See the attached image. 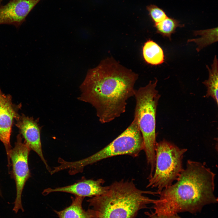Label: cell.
<instances>
[{
  "label": "cell",
  "instance_id": "6da1fadb",
  "mask_svg": "<svg viewBox=\"0 0 218 218\" xmlns=\"http://www.w3.org/2000/svg\"><path fill=\"white\" fill-rule=\"evenodd\" d=\"M138 78L137 74L113 58H107L88 71L78 99L94 107L101 123L109 122L125 112Z\"/></svg>",
  "mask_w": 218,
  "mask_h": 218
},
{
  "label": "cell",
  "instance_id": "7a4b0ae2",
  "mask_svg": "<svg viewBox=\"0 0 218 218\" xmlns=\"http://www.w3.org/2000/svg\"><path fill=\"white\" fill-rule=\"evenodd\" d=\"M215 177L204 163L188 160L176 182L159 194L153 203L154 213L168 217L180 212L194 213L217 203Z\"/></svg>",
  "mask_w": 218,
  "mask_h": 218
},
{
  "label": "cell",
  "instance_id": "3957f363",
  "mask_svg": "<svg viewBox=\"0 0 218 218\" xmlns=\"http://www.w3.org/2000/svg\"><path fill=\"white\" fill-rule=\"evenodd\" d=\"M156 192L138 189L133 181H115L107 190L87 201L94 211L95 218H134L140 210L153 203L155 200L145 194Z\"/></svg>",
  "mask_w": 218,
  "mask_h": 218
},
{
  "label": "cell",
  "instance_id": "277c9868",
  "mask_svg": "<svg viewBox=\"0 0 218 218\" xmlns=\"http://www.w3.org/2000/svg\"><path fill=\"white\" fill-rule=\"evenodd\" d=\"M158 80L150 81L147 84L135 90L136 104L134 117L142 137L144 150L151 173L155 164L156 144V110L160 95L156 89Z\"/></svg>",
  "mask_w": 218,
  "mask_h": 218
},
{
  "label": "cell",
  "instance_id": "5b68a950",
  "mask_svg": "<svg viewBox=\"0 0 218 218\" xmlns=\"http://www.w3.org/2000/svg\"><path fill=\"white\" fill-rule=\"evenodd\" d=\"M144 149L142 134L134 117L127 129L106 147L82 160L72 162L63 160L61 167L63 170H68L70 175H74L82 172L86 166L109 157L123 155L137 157Z\"/></svg>",
  "mask_w": 218,
  "mask_h": 218
},
{
  "label": "cell",
  "instance_id": "8992f818",
  "mask_svg": "<svg viewBox=\"0 0 218 218\" xmlns=\"http://www.w3.org/2000/svg\"><path fill=\"white\" fill-rule=\"evenodd\" d=\"M187 150L165 140L157 142L154 170L151 177L148 179L147 187L156 188L159 194L172 184L183 169V159Z\"/></svg>",
  "mask_w": 218,
  "mask_h": 218
},
{
  "label": "cell",
  "instance_id": "52a82bcc",
  "mask_svg": "<svg viewBox=\"0 0 218 218\" xmlns=\"http://www.w3.org/2000/svg\"><path fill=\"white\" fill-rule=\"evenodd\" d=\"M22 139L21 134H18L10 154L12 174L16 186V197L12 210L15 213L20 210L22 212L24 211L21 200L22 193L25 183L31 177L28 164L31 149Z\"/></svg>",
  "mask_w": 218,
  "mask_h": 218
},
{
  "label": "cell",
  "instance_id": "ba28073f",
  "mask_svg": "<svg viewBox=\"0 0 218 218\" xmlns=\"http://www.w3.org/2000/svg\"><path fill=\"white\" fill-rule=\"evenodd\" d=\"M21 107V104H14L10 95H5L0 90V141L5 149L8 167L11 165L10 137L12 125L14 120L19 115L18 111Z\"/></svg>",
  "mask_w": 218,
  "mask_h": 218
},
{
  "label": "cell",
  "instance_id": "9c48e42d",
  "mask_svg": "<svg viewBox=\"0 0 218 218\" xmlns=\"http://www.w3.org/2000/svg\"><path fill=\"white\" fill-rule=\"evenodd\" d=\"M15 120V125L24 138V142L31 150L37 153L50 172L51 170L43 154L40 137L41 128L38 123V121L33 117H29L23 114L19 115Z\"/></svg>",
  "mask_w": 218,
  "mask_h": 218
},
{
  "label": "cell",
  "instance_id": "30bf717a",
  "mask_svg": "<svg viewBox=\"0 0 218 218\" xmlns=\"http://www.w3.org/2000/svg\"><path fill=\"white\" fill-rule=\"evenodd\" d=\"M41 0H10L0 5V25H10L19 27L28 14Z\"/></svg>",
  "mask_w": 218,
  "mask_h": 218
},
{
  "label": "cell",
  "instance_id": "8fae6325",
  "mask_svg": "<svg viewBox=\"0 0 218 218\" xmlns=\"http://www.w3.org/2000/svg\"><path fill=\"white\" fill-rule=\"evenodd\" d=\"M104 180L99 179L96 180L82 179L71 185L55 188H48L44 190L42 194L47 195L53 192H62L68 193L75 196L84 197H92L104 193L108 186H103Z\"/></svg>",
  "mask_w": 218,
  "mask_h": 218
},
{
  "label": "cell",
  "instance_id": "7c38bea8",
  "mask_svg": "<svg viewBox=\"0 0 218 218\" xmlns=\"http://www.w3.org/2000/svg\"><path fill=\"white\" fill-rule=\"evenodd\" d=\"M84 198L75 196L71 197V204L62 210L54 211L59 218H95L94 211L91 208L86 210L82 207Z\"/></svg>",
  "mask_w": 218,
  "mask_h": 218
},
{
  "label": "cell",
  "instance_id": "4fadbf2b",
  "mask_svg": "<svg viewBox=\"0 0 218 218\" xmlns=\"http://www.w3.org/2000/svg\"><path fill=\"white\" fill-rule=\"evenodd\" d=\"M142 51L144 58L148 64L157 65L164 62V54L163 49L152 40L149 39L144 43Z\"/></svg>",
  "mask_w": 218,
  "mask_h": 218
},
{
  "label": "cell",
  "instance_id": "5bb4252c",
  "mask_svg": "<svg viewBox=\"0 0 218 218\" xmlns=\"http://www.w3.org/2000/svg\"><path fill=\"white\" fill-rule=\"evenodd\" d=\"M206 67L209 72V77L208 79L203 82L207 88L206 96L211 97L218 105V60L216 55L214 57L211 68L207 65Z\"/></svg>",
  "mask_w": 218,
  "mask_h": 218
},
{
  "label": "cell",
  "instance_id": "9a60e30c",
  "mask_svg": "<svg viewBox=\"0 0 218 218\" xmlns=\"http://www.w3.org/2000/svg\"><path fill=\"white\" fill-rule=\"evenodd\" d=\"M184 26L177 20L168 16L162 21L154 24L157 32L163 37L168 38L170 40H171L172 34L175 33L177 28Z\"/></svg>",
  "mask_w": 218,
  "mask_h": 218
},
{
  "label": "cell",
  "instance_id": "2e32d148",
  "mask_svg": "<svg viewBox=\"0 0 218 218\" xmlns=\"http://www.w3.org/2000/svg\"><path fill=\"white\" fill-rule=\"evenodd\" d=\"M217 27L209 29L196 31L194 35H200L202 37L197 39L189 40L188 41H194L197 44L199 51L203 47L217 41Z\"/></svg>",
  "mask_w": 218,
  "mask_h": 218
},
{
  "label": "cell",
  "instance_id": "e0dca14e",
  "mask_svg": "<svg viewBox=\"0 0 218 218\" xmlns=\"http://www.w3.org/2000/svg\"><path fill=\"white\" fill-rule=\"evenodd\" d=\"M147 8L154 24L162 21L168 16L163 9L156 5H150Z\"/></svg>",
  "mask_w": 218,
  "mask_h": 218
},
{
  "label": "cell",
  "instance_id": "ac0fdd59",
  "mask_svg": "<svg viewBox=\"0 0 218 218\" xmlns=\"http://www.w3.org/2000/svg\"><path fill=\"white\" fill-rule=\"evenodd\" d=\"M146 214L150 218H169V217L161 215H157L154 213L153 212H146Z\"/></svg>",
  "mask_w": 218,
  "mask_h": 218
},
{
  "label": "cell",
  "instance_id": "d6986e66",
  "mask_svg": "<svg viewBox=\"0 0 218 218\" xmlns=\"http://www.w3.org/2000/svg\"><path fill=\"white\" fill-rule=\"evenodd\" d=\"M169 218H181L178 214H176L169 217Z\"/></svg>",
  "mask_w": 218,
  "mask_h": 218
},
{
  "label": "cell",
  "instance_id": "ffe728a7",
  "mask_svg": "<svg viewBox=\"0 0 218 218\" xmlns=\"http://www.w3.org/2000/svg\"><path fill=\"white\" fill-rule=\"evenodd\" d=\"M2 196V192H1V190L0 187V196L1 197Z\"/></svg>",
  "mask_w": 218,
  "mask_h": 218
},
{
  "label": "cell",
  "instance_id": "44dd1931",
  "mask_svg": "<svg viewBox=\"0 0 218 218\" xmlns=\"http://www.w3.org/2000/svg\"><path fill=\"white\" fill-rule=\"evenodd\" d=\"M3 0H0V5H1V3Z\"/></svg>",
  "mask_w": 218,
  "mask_h": 218
}]
</instances>
